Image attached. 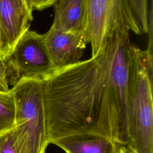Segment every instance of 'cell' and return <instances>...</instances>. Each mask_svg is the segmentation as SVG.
Wrapping results in <instances>:
<instances>
[{
  "label": "cell",
  "mask_w": 153,
  "mask_h": 153,
  "mask_svg": "<svg viewBox=\"0 0 153 153\" xmlns=\"http://www.w3.org/2000/svg\"><path fill=\"white\" fill-rule=\"evenodd\" d=\"M98 59L56 69L42 79L48 141L96 133L117 142L101 84Z\"/></svg>",
  "instance_id": "1"
},
{
  "label": "cell",
  "mask_w": 153,
  "mask_h": 153,
  "mask_svg": "<svg viewBox=\"0 0 153 153\" xmlns=\"http://www.w3.org/2000/svg\"><path fill=\"white\" fill-rule=\"evenodd\" d=\"M145 51L131 45L126 140L136 153H153L152 72Z\"/></svg>",
  "instance_id": "2"
},
{
  "label": "cell",
  "mask_w": 153,
  "mask_h": 153,
  "mask_svg": "<svg viewBox=\"0 0 153 153\" xmlns=\"http://www.w3.org/2000/svg\"><path fill=\"white\" fill-rule=\"evenodd\" d=\"M129 36V31L126 30L114 32L97 56L104 97L121 145L127 143L126 112L131 45Z\"/></svg>",
  "instance_id": "3"
},
{
  "label": "cell",
  "mask_w": 153,
  "mask_h": 153,
  "mask_svg": "<svg viewBox=\"0 0 153 153\" xmlns=\"http://www.w3.org/2000/svg\"><path fill=\"white\" fill-rule=\"evenodd\" d=\"M10 90L16 105L12 136L17 153H45L49 143L42 79L22 77Z\"/></svg>",
  "instance_id": "4"
},
{
  "label": "cell",
  "mask_w": 153,
  "mask_h": 153,
  "mask_svg": "<svg viewBox=\"0 0 153 153\" xmlns=\"http://www.w3.org/2000/svg\"><path fill=\"white\" fill-rule=\"evenodd\" d=\"M84 36L91 44V57L99 56L107 39L120 30L142 35L128 0H85Z\"/></svg>",
  "instance_id": "5"
},
{
  "label": "cell",
  "mask_w": 153,
  "mask_h": 153,
  "mask_svg": "<svg viewBox=\"0 0 153 153\" xmlns=\"http://www.w3.org/2000/svg\"><path fill=\"white\" fill-rule=\"evenodd\" d=\"M7 62V69L14 72L16 81L22 77L43 79L56 69L43 35L29 30L17 41Z\"/></svg>",
  "instance_id": "6"
},
{
  "label": "cell",
  "mask_w": 153,
  "mask_h": 153,
  "mask_svg": "<svg viewBox=\"0 0 153 153\" xmlns=\"http://www.w3.org/2000/svg\"><path fill=\"white\" fill-rule=\"evenodd\" d=\"M33 10L27 0H0V28L5 62L19 39L29 30Z\"/></svg>",
  "instance_id": "7"
},
{
  "label": "cell",
  "mask_w": 153,
  "mask_h": 153,
  "mask_svg": "<svg viewBox=\"0 0 153 153\" xmlns=\"http://www.w3.org/2000/svg\"><path fill=\"white\" fill-rule=\"evenodd\" d=\"M44 42L56 69L79 62L88 44L83 35L50 28L43 35Z\"/></svg>",
  "instance_id": "8"
},
{
  "label": "cell",
  "mask_w": 153,
  "mask_h": 153,
  "mask_svg": "<svg viewBox=\"0 0 153 153\" xmlns=\"http://www.w3.org/2000/svg\"><path fill=\"white\" fill-rule=\"evenodd\" d=\"M66 153H118L121 144L102 134L81 133L51 142Z\"/></svg>",
  "instance_id": "9"
},
{
  "label": "cell",
  "mask_w": 153,
  "mask_h": 153,
  "mask_svg": "<svg viewBox=\"0 0 153 153\" xmlns=\"http://www.w3.org/2000/svg\"><path fill=\"white\" fill-rule=\"evenodd\" d=\"M53 5L54 18L51 28L84 36L86 23L85 0H56Z\"/></svg>",
  "instance_id": "10"
},
{
  "label": "cell",
  "mask_w": 153,
  "mask_h": 153,
  "mask_svg": "<svg viewBox=\"0 0 153 153\" xmlns=\"http://www.w3.org/2000/svg\"><path fill=\"white\" fill-rule=\"evenodd\" d=\"M15 115V101L11 90L0 91V133L13 127Z\"/></svg>",
  "instance_id": "11"
},
{
  "label": "cell",
  "mask_w": 153,
  "mask_h": 153,
  "mask_svg": "<svg viewBox=\"0 0 153 153\" xmlns=\"http://www.w3.org/2000/svg\"><path fill=\"white\" fill-rule=\"evenodd\" d=\"M128 1L142 34L148 33L149 16L152 10V0H128Z\"/></svg>",
  "instance_id": "12"
},
{
  "label": "cell",
  "mask_w": 153,
  "mask_h": 153,
  "mask_svg": "<svg viewBox=\"0 0 153 153\" xmlns=\"http://www.w3.org/2000/svg\"><path fill=\"white\" fill-rule=\"evenodd\" d=\"M0 153H17L14 146L12 128L0 133Z\"/></svg>",
  "instance_id": "13"
},
{
  "label": "cell",
  "mask_w": 153,
  "mask_h": 153,
  "mask_svg": "<svg viewBox=\"0 0 153 153\" xmlns=\"http://www.w3.org/2000/svg\"><path fill=\"white\" fill-rule=\"evenodd\" d=\"M8 88V69L5 62L0 57V91H7Z\"/></svg>",
  "instance_id": "14"
},
{
  "label": "cell",
  "mask_w": 153,
  "mask_h": 153,
  "mask_svg": "<svg viewBox=\"0 0 153 153\" xmlns=\"http://www.w3.org/2000/svg\"><path fill=\"white\" fill-rule=\"evenodd\" d=\"M33 10H42L50 7L54 4L56 0H27Z\"/></svg>",
  "instance_id": "15"
},
{
  "label": "cell",
  "mask_w": 153,
  "mask_h": 153,
  "mask_svg": "<svg viewBox=\"0 0 153 153\" xmlns=\"http://www.w3.org/2000/svg\"><path fill=\"white\" fill-rule=\"evenodd\" d=\"M118 153H136L132 148L127 145H121Z\"/></svg>",
  "instance_id": "16"
},
{
  "label": "cell",
  "mask_w": 153,
  "mask_h": 153,
  "mask_svg": "<svg viewBox=\"0 0 153 153\" xmlns=\"http://www.w3.org/2000/svg\"><path fill=\"white\" fill-rule=\"evenodd\" d=\"M0 57L3 59V53H2V40H1V32L0 28Z\"/></svg>",
  "instance_id": "17"
}]
</instances>
